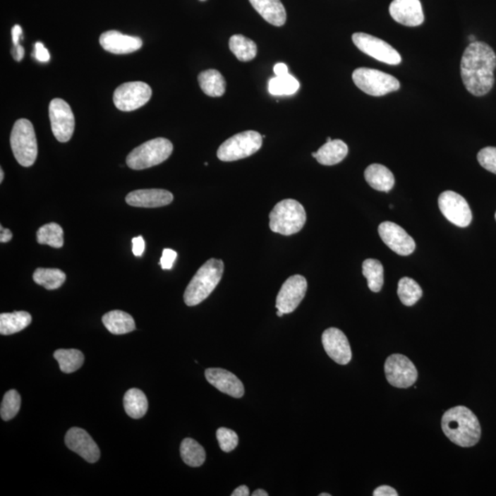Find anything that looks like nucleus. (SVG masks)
Listing matches in <instances>:
<instances>
[{
	"mask_svg": "<svg viewBox=\"0 0 496 496\" xmlns=\"http://www.w3.org/2000/svg\"><path fill=\"white\" fill-rule=\"evenodd\" d=\"M496 54L485 42H474L464 51L461 63L462 81L468 92L485 96L495 84Z\"/></svg>",
	"mask_w": 496,
	"mask_h": 496,
	"instance_id": "obj_1",
	"label": "nucleus"
},
{
	"mask_svg": "<svg viewBox=\"0 0 496 496\" xmlns=\"http://www.w3.org/2000/svg\"><path fill=\"white\" fill-rule=\"evenodd\" d=\"M441 427L452 442L462 448L476 446L480 438V425L477 416L466 406H455L444 413Z\"/></svg>",
	"mask_w": 496,
	"mask_h": 496,
	"instance_id": "obj_2",
	"label": "nucleus"
},
{
	"mask_svg": "<svg viewBox=\"0 0 496 496\" xmlns=\"http://www.w3.org/2000/svg\"><path fill=\"white\" fill-rule=\"evenodd\" d=\"M224 265L221 260L211 258L203 264L188 283L184 294L188 306H198L210 296L223 277Z\"/></svg>",
	"mask_w": 496,
	"mask_h": 496,
	"instance_id": "obj_3",
	"label": "nucleus"
},
{
	"mask_svg": "<svg viewBox=\"0 0 496 496\" xmlns=\"http://www.w3.org/2000/svg\"><path fill=\"white\" fill-rule=\"evenodd\" d=\"M306 212L297 200L287 199L277 203L270 214V228L274 233L291 236L303 229Z\"/></svg>",
	"mask_w": 496,
	"mask_h": 496,
	"instance_id": "obj_4",
	"label": "nucleus"
},
{
	"mask_svg": "<svg viewBox=\"0 0 496 496\" xmlns=\"http://www.w3.org/2000/svg\"><path fill=\"white\" fill-rule=\"evenodd\" d=\"M172 143L166 138L150 140L133 149L128 155L126 163L130 169L142 170L159 165L171 156Z\"/></svg>",
	"mask_w": 496,
	"mask_h": 496,
	"instance_id": "obj_5",
	"label": "nucleus"
},
{
	"mask_svg": "<svg viewBox=\"0 0 496 496\" xmlns=\"http://www.w3.org/2000/svg\"><path fill=\"white\" fill-rule=\"evenodd\" d=\"M11 145L20 166L29 167L35 163L38 155L37 140L30 121L20 119L15 123L11 131Z\"/></svg>",
	"mask_w": 496,
	"mask_h": 496,
	"instance_id": "obj_6",
	"label": "nucleus"
},
{
	"mask_svg": "<svg viewBox=\"0 0 496 496\" xmlns=\"http://www.w3.org/2000/svg\"><path fill=\"white\" fill-rule=\"evenodd\" d=\"M263 137L255 131H246L230 137L219 147L217 157L224 162L243 159L257 153L262 146Z\"/></svg>",
	"mask_w": 496,
	"mask_h": 496,
	"instance_id": "obj_7",
	"label": "nucleus"
},
{
	"mask_svg": "<svg viewBox=\"0 0 496 496\" xmlns=\"http://www.w3.org/2000/svg\"><path fill=\"white\" fill-rule=\"evenodd\" d=\"M352 79L360 90L374 97L385 96L400 88L398 79L376 69L357 68L353 72Z\"/></svg>",
	"mask_w": 496,
	"mask_h": 496,
	"instance_id": "obj_8",
	"label": "nucleus"
},
{
	"mask_svg": "<svg viewBox=\"0 0 496 496\" xmlns=\"http://www.w3.org/2000/svg\"><path fill=\"white\" fill-rule=\"evenodd\" d=\"M352 41L361 52L380 62L397 66L401 62L400 54L387 42L364 32H356Z\"/></svg>",
	"mask_w": 496,
	"mask_h": 496,
	"instance_id": "obj_9",
	"label": "nucleus"
},
{
	"mask_svg": "<svg viewBox=\"0 0 496 496\" xmlns=\"http://www.w3.org/2000/svg\"><path fill=\"white\" fill-rule=\"evenodd\" d=\"M386 379L394 387L407 389L415 385L418 378V370L406 356H389L385 364Z\"/></svg>",
	"mask_w": 496,
	"mask_h": 496,
	"instance_id": "obj_10",
	"label": "nucleus"
},
{
	"mask_svg": "<svg viewBox=\"0 0 496 496\" xmlns=\"http://www.w3.org/2000/svg\"><path fill=\"white\" fill-rule=\"evenodd\" d=\"M152 90L144 82H128L116 88L114 102L117 109L123 111H133L143 107L150 100Z\"/></svg>",
	"mask_w": 496,
	"mask_h": 496,
	"instance_id": "obj_11",
	"label": "nucleus"
},
{
	"mask_svg": "<svg viewBox=\"0 0 496 496\" xmlns=\"http://www.w3.org/2000/svg\"><path fill=\"white\" fill-rule=\"evenodd\" d=\"M440 212L450 223L458 227H467L473 221V214L467 200L455 191L447 190L438 197Z\"/></svg>",
	"mask_w": 496,
	"mask_h": 496,
	"instance_id": "obj_12",
	"label": "nucleus"
},
{
	"mask_svg": "<svg viewBox=\"0 0 496 496\" xmlns=\"http://www.w3.org/2000/svg\"><path fill=\"white\" fill-rule=\"evenodd\" d=\"M52 131L61 143L68 142L75 131V117L68 102L54 99L49 106Z\"/></svg>",
	"mask_w": 496,
	"mask_h": 496,
	"instance_id": "obj_13",
	"label": "nucleus"
},
{
	"mask_svg": "<svg viewBox=\"0 0 496 496\" xmlns=\"http://www.w3.org/2000/svg\"><path fill=\"white\" fill-rule=\"evenodd\" d=\"M307 291V281L304 277H290L282 286L276 299V308L284 315L295 311L302 303Z\"/></svg>",
	"mask_w": 496,
	"mask_h": 496,
	"instance_id": "obj_14",
	"label": "nucleus"
},
{
	"mask_svg": "<svg viewBox=\"0 0 496 496\" xmlns=\"http://www.w3.org/2000/svg\"><path fill=\"white\" fill-rule=\"evenodd\" d=\"M380 238L392 251L400 255H409L415 251V240L406 231L392 222H383L379 226Z\"/></svg>",
	"mask_w": 496,
	"mask_h": 496,
	"instance_id": "obj_15",
	"label": "nucleus"
},
{
	"mask_svg": "<svg viewBox=\"0 0 496 496\" xmlns=\"http://www.w3.org/2000/svg\"><path fill=\"white\" fill-rule=\"evenodd\" d=\"M322 343L327 354L339 365L351 362L352 352L348 337L342 331L331 327L322 333Z\"/></svg>",
	"mask_w": 496,
	"mask_h": 496,
	"instance_id": "obj_16",
	"label": "nucleus"
},
{
	"mask_svg": "<svg viewBox=\"0 0 496 496\" xmlns=\"http://www.w3.org/2000/svg\"><path fill=\"white\" fill-rule=\"evenodd\" d=\"M65 441L68 448L77 453L85 461L90 464H95L99 461L100 457L99 447L84 429L70 428L66 435Z\"/></svg>",
	"mask_w": 496,
	"mask_h": 496,
	"instance_id": "obj_17",
	"label": "nucleus"
},
{
	"mask_svg": "<svg viewBox=\"0 0 496 496\" xmlns=\"http://www.w3.org/2000/svg\"><path fill=\"white\" fill-rule=\"evenodd\" d=\"M389 11L392 19L404 26H419L425 20L420 0H394Z\"/></svg>",
	"mask_w": 496,
	"mask_h": 496,
	"instance_id": "obj_18",
	"label": "nucleus"
},
{
	"mask_svg": "<svg viewBox=\"0 0 496 496\" xmlns=\"http://www.w3.org/2000/svg\"><path fill=\"white\" fill-rule=\"evenodd\" d=\"M99 42L104 50L114 54L133 53L139 50L143 45L141 38L124 35L117 30H109L102 33Z\"/></svg>",
	"mask_w": 496,
	"mask_h": 496,
	"instance_id": "obj_19",
	"label": "nucleus"
},
{
	"mask_svg": "<svg viewBox=\"0 0 496 496\" xmlns=\"http://www.w3.org/2000/svg\"><path fill=\"white\" fill-rule=\"evenodd\" d=\"M207 380L224 394L234 398H241L245 394L243 383L234 373L226 370L208 369L205 370Z\"/></svg>",
	"mask_w": 496,
	"mask_h": 496,
	"instance_id": "obj_20",
	"label": "nucleus"
},
{
	"mask_svg": "<svg viewBox=\"0 0 496 496\" xmlns=\"http://www.w3.org/2000/svg\"><path fill=\"white\" fill-rule=\"evenodd\" d=\"M174 196L169 190L160 188L138 190L127 195L126 202L130 206L141 208H157L170 205Z\"/></svg>",
	"mask_w": 496,
	"mask_h": 496,
	"instance_id": "obj_21",
	"label": "nucleus"
},
{
	"mask_svg": "<svg viewBox=\"0 0 496 496\" xmlns=\"http://www.w3.org/2000/svg\"><path fill=\"white\" fill-rule=\"evenodd\" d=\"M255 11L274 26L284 25L287 14L281 0H249Z\"/></svg>",
	"mask_w": 496,
	"mask_h": 496,
	"instance_id": "obj_22",
	"label": "nucleus"
},
{
	"mask_svg": "<svg viewBox=\"0 0 496 496\" xmlns=\"http://www.w3.org/2000/svg\"><path fill=\"white\" fill-rule=\"evenodd\" d=\"M349 147L342 140H332L331 142H327L319 148L317 152L312 154V156L316 158L318 163L324 166L337 165L345 159L348 156Z\"/></svg>",
	"mask_w": 496,
	"mask_h": 496,
	"instance_id": "obj_23",
	"label": "nucleus"
},
{
	"mask_svg": "<svg viewBox=\"0 0 496 496\" xmlns=\"http://www.w3.org/2000/svg\"><path fill=\"white\" fill-rule=\"evenodd\" d=\"M364 176L371 188L383 193H389L395 183L394 176L391 170L380 164H373L368 167Z\"/></svg>",
	"mask_w": 496,
	"mask_h": 496,
	"instance_id": "obj_24",
	"label": "nucleus"
},
{
	"mask_svg": "<svg viewBox=\"0 0 496 496\" xmlns=\"http://www.w3.org/2000/svg\"><path fill=\"white\" fill-rule=\"evenodd\" d=\"M103 325L114 334H124L135 330V322L132 315L120 310H114L102 317Z\"/></svg>",
	"mask_w": 496,
	"mask_h": 496,
	"instance_id": "obj_25",
	"label": "nucleus"
},
{
	"mask_svg": "<svg viewBox=\"0 0 496 496\" xmlns=\"http://www.w3.org/2000/svg\"><path fill=\"white\" fill-rule=\"evenodd\" d=\"M32 322V315L24 311L1 313L0 315V334L8 336L25 329Z\"/></svg>",
	"mask_w": 496,
	"mask_h": 496,
	"instance_id": "obj_26",
	"label": "nucleus"
},
{
	"mask_svg": "<svg viewBox=\"0 0 496 496\" xmlns=\"http://www.w3.org/2000/svg\"><path fill=\"white\" fill-rule=\"evenodd\" d=\"M200 87L210 97H221L225 92L226 82L221 73L215 69H209L200 73L198 77Z\"/></svg>",
	"mask_w": 496,
	"mask_h": 496,
	"instance_id": "obj_27",
	"label": "nucleus"
},
{
	"mask_svg": "<svg viewBox=\"0 0 496 496\" xmlns=\"http://www.w3.org/2000/svg\"><path fill=\"white\" fill-rule=\"evenodd\" d=\"M124 410L130 418H142L147 412L148 401L141 389L133 388L127 391L123 398Z\"/></svg>",
	"mask_w": 496,
	"mask_h": 496,
	"instance_id": "obj_28",
	"label": "nucleus"
},
{
	"mask_svg": "<svg viewBox=\"0 0 496 496\" xmlns=\"http://www.w3.org/2000/svg\"><path fill=\"white\" fill-rule=\"evenodd\" d=\"M230 50L241 62H249L257 56L258 48L252 40L241 35H233L229 40Z\"/></svg>",
	"mask_w": 496,
	"mask_h": 496,
	"instance_id": "obj_29",
	"label": "nucleus"
},
{
	"mask_svg": "<svg viewBox=\"0 0 496 496\" xmlns=\"http://www.w3.org/2000/svg\"><path fill=\"white\" fill-rule=\"evenodd\" d=\"M181 455L186 464L200 467L205 464L206 453L202 445L193 438H185L181 445Z\"/></svg>",
	"mask_w": 496,
	"mask_h": 496,
	"instance_id": "obj_30",
	"label": "nucleus"
},
{
	"mask_svg": "<svg viewBox=\"0 0 496 496\" xmlns=\"http://www.w3.org/2000/svg\"><path fill=\"white\" fill-rule=\"evenodd\" d=\"M54 357L59 362L60 370L68 374L80 369L85 361L83 353L78 349H59L54 353Z\"/></svg>",
	"mask_w": 496,
	"mask_h": 496,
	"instance_id": "obj_31",
	"label": "nucleus"
},
{
	"mask_svg": "<svg viewBox=\"0 0 496 496\" xmlns=\"http://www.w3.org/2000/svg\"><path fill=\"white\" fill-rule=\"evenodd\" d=\"M66 274L59 269H44L39 267L33 273V281L47 290H56L65 283Z\"/></svg>",
	"mask_w": 496,
	"mask_h": 496,
	"instance_id": "obj_32",
	"label": "nucleus"
},
{
	"mask_svg": "<svg viewBox=\"0 0 496 496\" xmlns=\"http://www.w3.org/2000/svg\"><path fill=\"white\" fill-rule=\"evenodd\" d=\"M398 296L406 306H415L423 296V291L415 279L404 277L398 282Z\"/></svg>",
	"mask_w": 496,
	"mask_h": 496,
	"instance_id": "obj_33",
	"label": "nucleus"
},
{
	"mask_svg": "<svg viewBox=\"0 0 496 496\" xmlns=\"http://www.w3.org/2000/svg\"><path fill=\"white\" fill-rule=\"evenodd\" d=\"M362 274L371 291L379 292L383 286V267L379 260L369 258L362 264Z\"/></svg>",
	"mask_w": 496,
	"mask_h": 496,
	"instance_id": "obj_34",
	"label": "nucleus"
},
{
	"mask_svg": "<svg viewBox=\"0 0 496 496\" xmlns=\"http://www.w3.org/2000/svg\"><path fill=\"white\" fill-rule=\"evenodd\" d=\"M299 88V81L290 74L282 77L276 75L269 82V91L273 96L294 95Z\"/></svg>",
	"mask_w": 496,
	"mask_h": 496,
	"instance_id": "obj_35",
	"label": "nucleus"
},
{
	"mask_svg": "<svg viewBox=\"0 0 496 496\" xmlns=\"http://www.w3.org/2000/svg\"><path fill=\"white\" fill-rule=\"evenodd\" d=\"M37 241L41 245H48L54 248L63 246V231L59 224L50 223L42 225L37 231Z\"/></svg>",
	"mask_w": 496,
	"mask_h": 496,
	"instance_id": "obj_36",
	"label": "nucleus"
},
{
	"mask_svg": "<svg viewBox=\"0 0 496 496\" xmlns=\"http://www.w3.org/2000/svg\"><path fill=\"white\" fill-rule=\"evenodd\" d=\"M20 395L16 389H10L6 392L0 409V415L5 421H8L17 416L20 409Z\"/></svg>",
	"mask_w": 496,
	"mask_h": 496,
	"instance_id": "obj_37",
	"label": "nucleus"
},
{
	"mask_svg": "<svg viewBox=\"0 0 496 496\" xmlns=\"http://www.w3.org/2000/svg\"><path fill=\"white\" fill-rule=\"evenodd\" d=\"M216 437L220 448L224 452H233L238 445L239 438L232 429L221 428L216 432Z\"/></svg>",
	"mask_w": 496,
	"mask_h": 496,
	"instance_id": "obj_38",
	"label": "nucleus"
},
{
	"mask_svg": "<svg viewBox=\"0 0 496 496\" xmlns=\"http://www.w3.org/2000/svg\"><path fill=\"white\" fill-rule=\"evenodd\" d=\"M477 159L480 165L496 175V147L488 146L478 153Z\"/></svg>",
	"mask_w": 496,
	"mask_h": 496,
	"instance_id": "obj_39",
	"label": "nucleus"
},
{
	"mask_svg": "<svg viewBox=\"0 0 496 496\" xmlns=\"http://www.w3.org/2000/svg\"><path fill=\"white\" fill-rule=\"evenodd\" d=\"M176 252L172 249L165 248L160 258V266L163 270H171L176 258Z\"/></svg>",
	"mask_w": 496,
	"mask_h": 496,
	"instance_id": "obj_40",
	"label": "nucleus"
},
{
	"mask_svg": "<svg viewBox=\"0 0 496 496\" xmlns=\"http://www.w3.org/2000/svg\"><path fill=\"white\" fill-rule=\"evenodd\" d=\"M33 56H35V59L40 61V62H48V61L50 60V54H49L47 49L40 42L35 44V52Z\"/></svg>",
	"mask_w": 496,
	"mask_h": 496,
	"instance_id": "obj_41",
	"label": "nucleus"
},
{
	"mask_svg": "<svg viewBox=\"0 0 496 496\" xmlns=\"http://www.w3.org/2000/svg\"><path fill=\"white\" fill-rule=\"evenodd\" d=\"M133 253L135 257H141L144 254L145 243L143 236H139L133 238Z\"/></svg>",
	"mask_w": 496,
	"mask_h": 496,
	"instance_id": "obj_42",
	"label": "nucleus"
},
{
	"mask_svg": "<svg viewBox=\"0 0 496 496\" xmlns=\"http://www.w3.org/2000/svg\"><path fill=\"white\" fill-rule=\"evenodd\" d=\"M374 496H398V492L397 490L392 488L391 486L382 485L378 487V488L374 490Z\"/></svg>",
	"mask_w": 496,
	"mask_h": 496,
	"instance_id": "obj_43",
	"label": "nucleus"
},
{
	"mask_svg": "<svg viewBox=\"0 0 496 496\" xmlns=\"http://www.w3.org/2000/svg\"><path fill=\"white\" fill-rule=\"evenodd\" d=\"M11 35L13 45H19L20 37L23 36V29H21V27L20 25H15L11 30Z\"/></svg>",
	"mask_w": 496,
	"mask_h": 496,
	"instance_id": "obj_44",
	"label": "nucleus"
},
{
	"mask_svg": "<svg viewBox=\"0 0 496 496\" xmlns=\"http://www.w3.org/2000/svg\"><path fill=\"white\" fill-rule=\"evenodd\" d=\"M11 54L15 60L18 61V62H20L24 57V48L21 47L20 44L13 45V48H12L11 50Z\"/></svg>",
	"mask_w": 496,
	"mask_h": 496,
	"instance_id": "obj_45",
	"label": "nucleus"
},
{
	"mask_svg": "<svg viewBox=\"0 0 496 496\" xmlns=\"http://www.w3.org/2000/svg\"><path fill=\"white\" fill-rule=\"evenodd\" d=\"M12 237H13V236H12L11 231L0 225V242L8 243L11 241Z\"/></svg>",
	"mask_w": 496,
	"mask_h": 496,
	"instance_id": "obj_46",
	"label": "nucleus"
},
{
	"mask_svg": "<svg viewBox=\"0 0 496 496\" xmlns=\"http://www.w3.org/2000/svg\"><path fill=\"white\" fill-rule=\"evenodd\" d=\"M274 73H275V75H278V77L287 75L289 74L288 66L283 63H277V65L274 66Z\"/></svg>",
	"mask_w": 496,
	"mask_h": 496,
	"instance_id": "obj_47",
	"label": "nucleus"
},
{
	"mask_svg": "<svg viewBox=\"0 0 496 496\" xmlns=\"http://www.w3.org/2000/svg\"><path fill=\"white\" fill-rule=\"evenodd\" d=\"M249 495V489L248 487L246 485H241L239 487H237L236 490L232 492V496H248Z\"/></svg>",
	"mask_w": 496,
	"mask_h": 496,
	"instance_id": "obj_48",
	"label": "nucleus"
},
{
	"mask_svg": "<svg viewBox=\"0 0 496 496\" xmlns=\"http://www.w3.org/2000/svg\"><path fill=\"white\" fill-rule=\"evenodd\" d=\"M253 496H269V494L265 490L258 489L252 494Z\"/></svg>",
	"mask_w": 496,
	"mask_h": 496,
	"instance_id": "obj_49",
	"label": "nucleus"
},
{
	"mask_svg": "<svg viewBox=\"0 0 496 496\" xmlns=\"http://www.w3.org/2000/svg\"><path fill=\"white\" fill-rule=\"evenodd\" d=\"M3 179H4V171H3V169H0V183L3 181Z\"/></svg>",
	"mask_w": 496,
	"mask_h": 496,
	"instance_id": "obj_50",
	"label": "nucleus"
},
{
	"mask_svg": "<svg viewBox=\"0 0 496 496\" xmlns=\"http://www.w3.org/2000/svg\"><path fill=\"white\" fill-rule=\"evenodd\" d=\"M468 40L473 42H476V36L473 35L468 36Z\"/></svg>",
	"mask_w": 496,
	"mask_h": 496,
	"instance_id": "obj_51",
	"label": "nucleus"
},
{
	"mask_svg": "<svg viewBox=\"0 0 496 496\" xmlns=\"http://www.w3.org/2000/svg\"><path fill=\"white\" fill-rule=\"evenodd\" d=\"M283 315H284V313H283L282 311H279V310H278V311H277V315H278L279 317H282V316H283Z\"/></svg>",
	"mask_w": 496,
	"mask_h": 496,
	"instance_id": "obj_52",
	"label": "nucleus"
},
{
	"mask_svg": "<svg viewBox=\"0 0 496 496\" xmlns=\"http://www.w3.org/2000/svg\"><path fill=\"white\" fill-rule=\"evenodd\" d=\"M319 496H331L330 494H320Z\"/></svg>",
	"mask_w": 496,
	"mask_h": 496,
	"instance_id": "obj_53",
	"label": "nucleus"
},
{
	"mask_svg": "<svg viewBox=\"0 0 496 496\" xmlns=\"http://www.w3.org/2000/svg\"><path fill=\"white\" fill-rule=\"evenodd\" d=\"M331 141H332V139L330 138V137H327V142H331Z\"/></svg>",
	"mask_w": 496,
	"mask_h": 496,
	"instance_id": "obj_54",
	"label": "nucleus"
},
{
	"mask_svg": "<svg viewBox=\"0 0 496 496\" xmlns=\"http://www.w3.org/2000/svg\"><path fill=\"white\" fill-rule=\"evenodd\" d=\"M200 1H205V0H200Z\"/></svg>",
	"mask_w": 496,
	"mask_h": 496,
	"instance_id": "obj_55",
	"label": "nucleus"
},
{
	"mask_svg": "<svg viewBox=\"0 0 496 496\" xmlns=\"http://www.w3.org/2000/svg\"><path fill=\"white\" fill-rule=\"evenodd\" d=\"M495 220H496V212H495Z\"/></svg>",
	"mask_w": 496,
	"mask_h": 496,
	"instance_id": "obj_56",
	"label": "nucleus"
}]
</instances>
